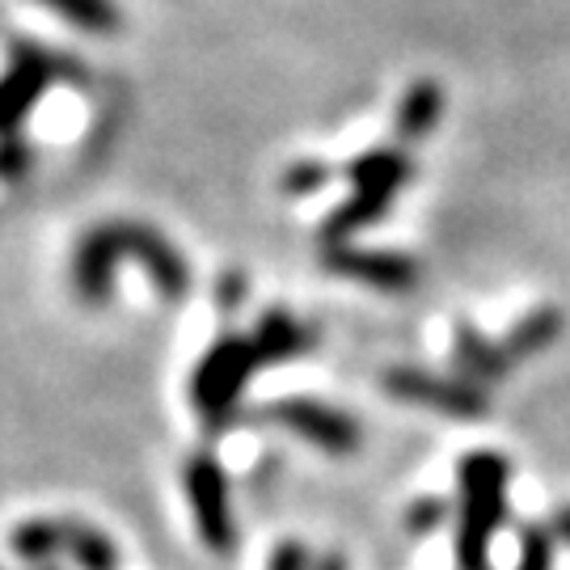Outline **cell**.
<instances>
[{"label": "cell", "instance_id": "7c38bea8", "mask_svg": "<svg viewBox=\"0 0 570 570\" xmlns=\"http://www.w3.org/2000/svg\"><path fill=\"white\" fill-rule=\"evenodd\" d=\"M553 524H558V537H562V541H570V508L562 511V515H558Z\"/></svg>", "mask_w": 570, "mask_h": 570}, {"label": "cell", "instance_id": "5b68a950", "mask_svg": "<svg viewBox=\"0 0 570 570\" xmlns=\"http://www.w3.org/2000/svg\"><path fill=\"white\" fill-rule=\"evenodd\" d=\"M271 419H279V428L296 431V435H305L330 452H351L360 444L355 423L343 419L338 410L317 406V402H279V406H271Z\"/></svg>", "mask_w": 570, "mask_h": 570}, {"label": "cell", "instance_id": "ba28073f", "mask_svg": "<svg viewBox=\"0 0 570 570\" xmlns=\"http://www.w3.org/2000/svg\"><path fill=\"white\" fill-rule=\"evenodd\" d=\"M553 334H558V322H553V317H537L532 326H524L511 338V351H532V346L550 343Z\"/></svg>", "mask_w": 570, "mask_h": 570}, {"label": "cell", "instance_id": "52a82bcc", "mask_svg": "<svg viewBox=\"0 0 570 570\" xmlns=\"http://www.w3.org/2000/svg\"><path fill=\"white\" fill-rule=\"evenodd\" d=\"M301 346H305L301 330L292 326V322H284V317H271L263 326V334H258L254 351H258V364H263V360H287V355H296Z\"/></svg>", "mask_w": 570, "mask_h": 570}, {"label": "cell", "instance_id": "277c9868", "mask_svg": "<svg viewBox=\"0 0 570 570\" xmlns=\"http://www.w3.org/2000/svg\"><path fill=\"white\" fill-rule=\"evenodd\" d=\"M186 499L195 511V524L204 532L212 550H228L233 546V515H228V487L225 473L212 465L207 456L186 465Z\"/></svg>", "mask_w": 570, "mask_h": 570}, {"label": "cell", "instance_id": "9c48e42d", "mask_svg": "<svg viewBox=\"0 0 570 570\" xmlns=\"http://www.w3.org/2000/svg\"><path fill=\"white\" fill-rule=\"evenodd\" d=\"M520 570H550V541H546V532H529L524 537V567Z\"/></svg>", "mask_w": 570, "mask_h": 570}, {"label": "cell", "instance_id": "8fae6325", "mask_svg": "<svg viewBox=\"0 0 570 570\" xmlns=\"http://www.w3.org/2000/svg\"><path fill=\"white\" fill-rule=\"evenodd\" d=\"M440 515H444V508H440V503H428V508H419L414 515H410V520H414L410 529H435V520H440Z\"/></svg>", "mask_w": 570, "mask_h": 570}, {"label": "cell", "instance_id": "30bf717a", "mask_svg": "<svg viewBox=\"0 0 570 570\" xmlns=\"http://www.w3.org/2000/svg\"><path fill=\"white\" fill-rule=\"evenodd\" d=\"M271 570H305V553H301V546H284V550H275Z\"/></svg>", "mask_w": 570, "mask_h": 570}, {"label": "cell", "instance_id": "8992f818", "mask_svg": "<svg viewBox=\"0 0 570 570\" xmlns=\"http://www.w3.org/2000/svg\"><path fill=\"white\" fill-rule=\"evenodd\" d=\"M389 393L393 397H406V402H423V406L449 410V414H478L482 397L465 385H440L431 376H414V372H393L389 376Z\"/></svg>", "mask_w": 570, "mask_h": 570}, {"label": "cell", "instance_id": "3957f363", "mask_svg": "<svg viewBox=\"0 0 570 570\" xmlns=\"http://www.w3.org/2000/svg\"><path fill=\"white\" fill-rule=\"evenodd\" d=\"M254 367H258L254 343H237V338L220 343L204 364H199V372H195V389H190L195 406L204 410L207 419H220V414L237 402L245 376H249Z\"/></svg>", "mask_w": 570, "mask_h": 570}, {"label": "cell", "instance_id": "6da1fadb", "mask_svg": "<svg viewBox=\"0 0 570 570\" xmlns=\"http://www.w3.org/2000/svg\"><path fill=\"white\" fill-rule=\"evenodd\" d=\"M461 487H465V503H461V567L487 570V537L494 524L503 520V487H508V465L494 452H478L461 465Z\"/></svg>", "mask_w": 570, "mask_h": 570}, {"label": "cell", "instance_id": "7a4b0ae2", "mask_svg": "<svg viewBox=\"0 0 570 570\" xmlns=\"http://www.w3.org/2000/svg\"><path fill=\"white\" fill-rule=\"evenodd\" d=\"M13 550L30 562L68 553L81 570H119V553L102 532L72 520H26L21 529H13Z\"/></svg>", "mask_w": 570, "mask_h": 570}]
</instances>
